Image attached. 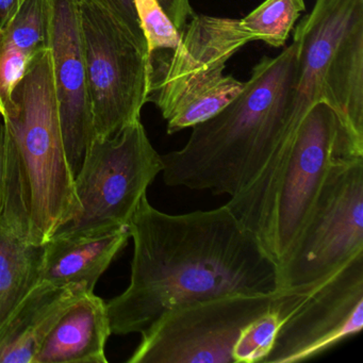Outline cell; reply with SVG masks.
<instances>
[{"instance_id":"6da1fadb","label":"cell","mask_w":363,"mask_h":363,"mask_svg":"<svg viewBox=\"0 0 363 363\" xmlns=\"http://www.w3.org/2000/svg\"><path fill=\"white\" fill-rule=\"evenodd\" d=\"M128 230L130 284L106 303L113 335H142L192 301L277 291V265L226 205L173 216L152 207L146 195Z\"/></svg>"},{"instance_id":"7a4b0ae2","label":"cell","mask_w":363,"mask_h":363,"mask_svg":"<svg viewBox=\"0 0 363 363\" xmlns=\"http://www.w3.org/2000/svg\"><path fill=\"white\" fill-rule=\"evenodd\" d=\"M298 50L293 40L277 57H263L237 97L193 126L182 150L161 155L165 184L233 197L254 182L286 140Z\"/></svg>"},{"instance_id":"3957f363","label":"cell","mask_w":363,"mask_h":363,"mask_svg":"<svg viewBox=\"0 0 363 363\" xmlns=\"http://www.w3.org/2000/svg\"><path fill=\"white\" fill-rule=\"evenodd\" d=\"M337 152L348 158L339 120L327 104H315L254 182L226 203L277 267L305 227Z\"/></svg>"},{"instance_id":"277c9868","label":"cell","mask_w":363,"mask_h":363,"mask_svg":"<svg viewBox=\"0 0 363 363\" xmlns=\"http://www.w3.org/2000/svg\"><path fill=\"white\" fill-rule=\"evenodd\" d=\"M299 44L286 112V139L307 112L325 103L335 111L346 154L363 157V0H315L293 33Z\"/></svg>"},{"instance_id":"5b68a950","label":"cell","mask_w":363,"mask_h":363,"mask_svg":"<svg viewBox=\"0 0 363 363\" xmlns=\"http://www.w3.org/2000/svg\"><path fill=\"white\" fill-rule=\"evenodd\" d=\"M3 118L24 178L31 241L44 245L82 208L63 143L50 46L33 59Z\"/></svg>"},{"instance_id":"8992f818","label":"cell","mask_w":363,"mask_h":363,"mask_svg":"<svg viewBox=\"0 0 363 363\" xmlns=\"http://www.w3.org/2000/svg\"><path fill=\"white\" fill-rule=\"evenodd\" d=\"M180 35L175 50L150 55L147 103L186 129L209 120L241 92L244 82L224 69L255 38L240 20L205 14H195Z\"/></svg>"},{"instance_id":"52a82bcc","label":"cell","mask_w":363,"mask_h":363,"mask_svg":"<svg viewBox=\"0 0 363 363\" xmlns=\"http://www.w3.org/2000/svg\"><path fill=\"white\" fill-rule=\"evenodd\" d=\"M162 171V157L141 120L112 137H94L74 177L82 208L52 237L99 235L128 226L148 186Z\"/></svg>"},{"instance_id":"ba28073f","label":"cell","mask_w":363,"mask_h":363,"mask_svg":"<svg viewBox=\"0 0 363 363\" xmlns=\"http://www.w3.org/2000/svg\"><path fill=\"white\" fill-rule=\"evenodd\" d=\"M361 252L363 158L335 159L305 227L277 267V291L324 280Z\"/></svg>"},{"instance_id":"9c48e42d","label":"cell","mask_w":363,"mask_h":363,"mask_svg":"<svg viewBox=\"0 0 363 363\" xmlns=\"http://www.w3.org/2000/svg\"><path fill=\"white\" fill-rule=\"evenodd\" d=\"M79 8L95 137L110 138L141 120L150 54L105 10L89 0H79Z\"/></svg>"},{"instance_id":"30bf717a","label":"cell","mask_w":363,"mask_h":363,"mask_svg":"<svg viewBox=\"0 0 363 363\" xmlns=\"http://www.w3.org/2000/svg\"><path fill=\"white\" fill-rule=\"evenodd\" d=\"M273 308L280 326L263 363L309 360L363 328V252L324 280L277 291Z\"/></svg>"},{"instance_id":"8fae6325","label":"cell","mask_w":363,"mask_h":363,"mask_svg":"<svg viewBox=\"0 0 363 363\" xmlns=\"http://www.w3.org/2000/svg\"><path fill=\"white\" fill-rule=\"evenodd\" d=\"M274 294H231L178 306L142 333L128 363H235L246 325L271 309Z\"/></svg>"},{"instance_id":"7c38bea8","label":"cell","mask_w":363,"mask_h":363,"mask_svg":"<svg viewBox=\"0 0 363 363\" xmlns=\"http://www.w3.org/2000/svg\"><path fill=\"white\" fill-rule=\"evenodd\" d=\"M48 46L65 154L75 177L95 137L79 0H50Z\"/></svg>"},{"instance_id":"4fadbf2b","label":"cell","mask_w":363,"mask_h":363,"mask_svg":"<svg viewBox=\"0 0 363 363\" xmlns=\"http://www.w3.org/2000/svg\"><path fill=\"white\" fill-rule=\"evenodd\" d=\"M7 137L5 194L0 213V328L39 282L44 245L31 241L24 178Z\"/></svg>"},{"instance_id":"5bb4252c","label":"cell","mask_w":363,"mask_h":363,"mask_svg":"<svg viewBox=\"0 0 363 363\" xmlns=\"http://www.w3.org/2000/svg\"><path fill=\"white\" fill-rule=\"evenodd\" d=\"M86 293L79 284H35L0 328V363H33L61 316Z\"/></svg>"},{"instance_id":"9a60e30c","label":"cell","mask_w":363,"mask_h":363,"mask_svg":"<svg viewBox=\"0 0 363 363\" xmlns=\"http://www.w3.org/2000/svg\"><path fill=\"white\" fill-rule=\"evenodd\" d=\"M129 239L128 226L99 235L52 237L44 244L39 282L56 286L79 284L94 293L99 278Z\"/></svg>"},{"instance_id":"2e32d148","label":"cell","mask_w":363,"mask_h":363,"mask_svg":"<svg viewBox=\"0 0 363 363\" xmlns=\"http://www.w3.org/2000/svg\"><path fill=\"white\" fill-rule=\"evenodd\" d=\"M111 335L107 303L86 293L61 316L33 363H107L106 344Z\"/></svg>"},{"instance_id":"e0dca14e","label":"cell","mask_w":363,"mask_h":363,"mask_svg":"<svg viewBox=\"0 0 363 363\" xmlns=\"http://www.w3.org/2000/svg\"><path fill=\"white\" fill-rule=\"evenodd\" d=\"M50 0H27L0 29V116L33 59L50 45Z\"/></svg>"},{"instance_id":"ac0fdd59","label":"cell","mask_w":363,"mask_h":363,"mask_svg":"<svg viewBox=\"0 0 363 363\" xmlns=\"http://www.w3.org/2000/svg\"><path fill=\"white\" fill-rule=\"evenodd\" d=\"M305 10L303 0H265L240 21L255 41L279 48L286 43L297 18Z\"/></svg>"},{"instance_id":"d6986e66","label":"cell","mask_w":363,"mask_h":363,"mask_svg":"<svg viewBox=\"0 0 363 363\" xmlns=\"http://www.w3.org/2000/svg\"><path fill=\"white\" fill-rule=\"evenodd\" d=\"M279 326V314L273 306L269 311L246 325L233 346L235 363H263L273 348Z\"/></svg>"},{"instance_id":"ffe728a7","label":"cell","mask_w":363,"mask_h":363,"mask_svg":"<svg viewBox=\"0 0 363 363\" xmlns=\"http://www.w3.org/2000/svg\"><path fill=\"white\" fill-rule=\"evenodd\" d=\"M135 5L150 55L160 50H175L182 35L161 9L157 0H135Z\"/></svg>"},{"instance_id":"44dd1931","label":"cell","mask_w":363,"mask_h":363,"mask_svg":"<svg viewBox=\"0 0 363 363\" xmlns=\"http://www.w3.org/2000/svg\"><path fill=\"white\" fill-rule=\"evenodd\" d=\"M89 1L113 16L133 35L142 48L148 50L147 41L140 24L135 0H89Z\"/></svg>"},{"instance_id":"7402d4cb","label":"cell","mask_w":363,"mask_h":363,"mask_svg":"<svg viewBox=\"0 0 363 363\" xmlns=\"http://www.w3.org/2000/svg\"><path fill=\"white\" fill-rule=\"evenodd\" d=\"M157 3L179 31L196 14L191 6L190 0H157Z\"/></svg>"},{"instance_id":"603a6c76","label":"cell","mask_w":363,"mask_h":363,"mask_svg":"<svg viewBox=\"0 0 363 363\" xmlns=\"http://www.w3.org/2000/svg\"><path fill=\"white\" fill-rule=\"evenodd\" d=\"M6 160H7V137L3 116H0V213L3 210L5 194Z\"/></svg>"},{"instance_id":"cb8c5ba5","label":"cell","mask_w":363,"mask_h":363,"mask_svg":"<svg viewBox=\"0 0 363 363\" xmlns=\"http://www.w3.org/2000/svg\"><path fill=\"white\" fill-rule=\"evenodd\" d=\"M27 0H0V29L9 24Z\"/></svg>"}]
</instances>
